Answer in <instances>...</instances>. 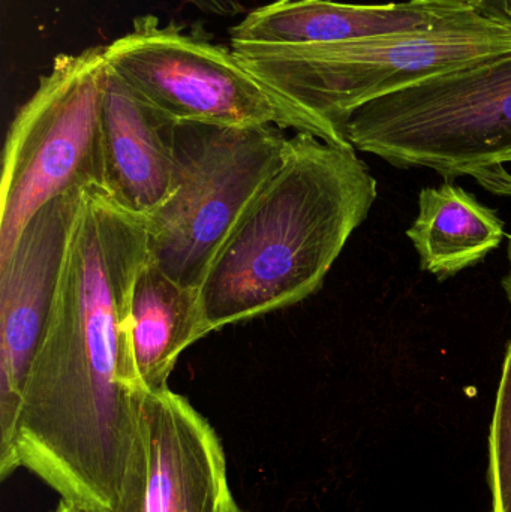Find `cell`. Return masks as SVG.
Returning a JSON list of instances; mask_svg holds the SVG:
<instances>
[{
  "instance_id": "11",
  "label": "cell",
  "mask_w": 511,
  "mask_h": 512,
  "mask_svg": "<svg viewBox=\"0 0 511 512\" xmlns=\"http://www.w3.org/2000/svg\"><path fill=\"white\" fill-rule=\"evenodd\" d=\"M176 123L108 68L101 116V188L126 212L149 218L170 197Z\"/></svg>"
},
{
  "instance_id": "6",
  "label": "cell",
  "mask_w": 511,
  "mask_h": 512,
  "mask_svg": "<svg viewBox=\"0 0 511 512\" xmlns=\"http://www.w3.org/2000/svg\"><path fill=\"white\" fill-rule=\"evenodd\" d=\"M107 78L105 45L59 54L12 120L3 150L0 262L45 204L78 189L101 188Z\"/></svg>"
},
{
  "instance_id": "19",
  "label": "cell",
  "mask_w": 511,
  "mask_h": 512,
  "mask_svg": "<svg viewBox=\"0 0 511 512\" xmlns=\"http://www.w3.org/2000/svg\"><path fill=\"white\" fill-rule=\"evenodd\" d=\"M54 512H90L83 510V508L77 507V505L68 504V502H63L57 507V510Z\"/></svg>"
},
{
  "instance_id": "9",
  "label": "cell",
  "mask_w": 511,
  "mask_h": 512,
  "mask_svg": "<svg viewBox=\"0 0 511 512\" xmlns=\"http://www.w3.org/2000/svg\"><path fill=\"white\" fill-rule=\"evenodd\" d=\"M84 189L45 204L0 262V477L18 468L15 430L24 387L53 309Z\"/></svg>"
},
{
  "instance_id": "5",
  "label": "cell",
  "mask_w": 511,
  "mask_h": 512,
  "mask_svg": "<svg viewBox=\"0 0 511 512\" xmlns=\"http://www.w3.org/2000/svg\"><path fill=\"white\" fill-rule=\"evenodd\" d=\"M287 143L273 125L176 123L173 191L144 219L147 259L180 285L200 289L228 234L284 162Z\"/></svg>"
},
{
  "instance_id": "12",
  "label": "cell",
  "mask_w": 511,
  "mask_h": 512,
  "mask_svg": "<svg viewBox=\"0 0 511 512\" xmlns=\"http://www.w3.org/2000/svg\"><path fill=\"white\" fill-rule=\"evenodd\" d=\"M203 337L200 289L180 285L147 259L131 298L132 354L143 390H167L180 354Z\"/></svg>"
},
{
  "instance_id": "2",
  "label": "cell",
  "mask_w": 511,
  "mask_h": 512,
  "mask_svg": "<svg viewBox=\"0 0 511 512\" xmlns=\"http://www.w3.org/2000/svg\"><path fill=\"white\" fill-rule=\"evenodd\" d=\"M377 197V180L351 144L308 132L288 138L284 162L252 198L201 283L203 336L315 294Z\"/></svg>"
},
{
  "instance_id": "18",
  "label": "cell",
  "mask_w": 511,
  "mask_h": 512,
  "mask_svg": "<svg viewBox=\"0 0 511 512\" xmlns=\"http://www.w3.org/2000/svg\"><path fill=\"white\" fill-rule=\"evenodd\" d=\"M509 262H510V271L507 274L506 279H504L503 285L504 289H506L507 297L511 301V236L509 237Z\"/></svg>"
},
{
  "instance_id": "7",
  "label": "cell",
  "mask_w": 511,
  "mask_h": 512,
  "mask_svg": "<svg viewBox=\"0 0 511 512\" xmlns=\"http://www.w3.org/2000/svg\"><path fill=\"white\" fill-rule=\"evenodd\" d=\"M105 48L108 68L174 122L273 125L327 141L314 117L249 71L233 48L216 44L206 33L140 15L129 32Z\"/></svg>"
},
{
  "instance_id": "17",
  "label": "cell",
  "mask_w": 511,
  "mask_h": 512,
  "mask_svg": "<svg viewBox=\"0 0 511 512\" xmlns=\"http://www.w3.org/2000/svg\"><path fill=\"white\" fill-rule=\"evenodd\" d=\"M200 12L218 17H234L242 11L240 0H180Z\"/></svg>"
},
{
  "instance_id": "1",
  "label": "cell",
  "mask_w": 511,
  "mask_h": 512,
  "mask_svg": "<svg viewBox=\"0 0 511 512\" xmlns=\"http://www.w3.org/2000/svg\"><path fill=\"white\" fill-rule=\"evenodd\" d=\"M146 261L144 218L99 186L84 189L14 453L18 468L90 512L116 510L137 439L146 391L132 354L131 298Z\"/></svg>"
},
{
  "instance_id": "15",
  "label": "cell",
  "mask_w": 511,
  "mask_h": 512,
  "mask_svg": "<svg viewBox=\"0 0 511 512\" xmlns=\"http://www.w3.org/2000/svg\"><path fill=\"white\" fill-rule=\"evenodd\" d=\"M471 177H474L486 191L501 195V197H511V173L504 165L485 168V170L477 171Z\"/></svg>"
},
{
  "instance_id": "8",
  "label": "cell",
  "mask_w": 511,
  "mask_h": 512,
  "mask_svg": "<svg viewBox=\"0 0 511 512\" xmlns=\"http://www.w3.org/2000/svg\"><path fill=\"white\" fill-rule=\"evenodd\" d=\"M114 512H245L228 483L221 439L170 388L144 393Z\"/></svg>"
},
{
  "instance_id": "4",
  "label": "cell",
  "mask_w": 511,
  "mask_h": 512,
  "mask_svg": "<svg viewBox=\"0 0 511 512\" xmlns=\"http://www.w3.org/2000/svg\"><path fill=\"white\" fill-rule=\"evenodd\" d=\"M345 135L360 152L444 179L511 156V51L423 78L363 105Z\"/></svg>"
},
{
  "instance_id": "14",
  "label": "cell",
  "mask_w": 511,
  "mask_h": 512,
  "mask_svg": "<svg viewBox=\"0 0 511 512\" xmlns=\"http://www.w3.org/2000/svg\"><path fill=\"white\" fill-rule=\"evenodd\" d=\"M488 480L491 512H511V340L504 357L489 432Z\"/></svg>"
},
{
  "instance_id": "16",
  "label": "cell",
  "mask_w": 511,
  "mask_h": 512,
  "mask_svg": "<svg viewBox=\"0 0 511 512\" xmlns=\"http://www.w3.org/2000/svg\"><path fill=\"white\" fill-rule=\"evenodd\" d=\"M467 3L480 17L511 29V0H467Z\"/></svg>"
},
{
  "instance_id": "13",
  "label": "cell",
  "mask_w": 511,
  "mask_h": 512,
  "mask_svg": "<svg viewBox=\"0 0 511 512\" xmlns=\"http://www.w3.org/2000/svg\"><path fill=\"white\" fill-rule=\"evenodd\" d=\"M407 236L422 270L444 280L500 248L506 231L494 209L483 206L461 186L446 182L420 191L419 213Z\"/></svg>"
},
{
  "instance_id": "10",
  "label": "cell",
  "mask_w": 511,
  "mask_h": 512,
  "mask_svg": "<svg viewBox=\"0 0 511 512\" xmlns=\"http://www.w3.org/2000/svg\"><path fill=\"white\" fill-rule=\"evenodd\" d=\"M467 0H405L354 5L335 0H276L231 27V45L302 47L422 32L477 17Z\"/></svg>"
},
{
  "instance_id": "3",
  "label": "cell",
  "mask_w": 511,
  "mask_h": 512,
  "mask_svg": "<svg viewBox=\"0 0 511 512\" xmlns=\"http://www.w3.org/2000/svg\"><path fill=\"white\" fill-rule=\"evenodd\" d=\"M261 81L314 117L327 141L350 146V117L363 105L431 75L511 51V29L468 18L422 32L302 47L231 45Z\"/></svg>"
},
{
  "instance_id": "20",
  "label": "cell",
  "mask_w": 511,
  "mask_h": 512,
  "mask_svg": "<svg viewBox=\"0 0 511 512\" xmlns=\"http://www.w3.org/2000/svg\"><path fill=\"white\" fill-rule=\"evenodd\" d=\"M507 164H511V156L509 159H507Z\"/></svg>"
}]
</instances>
